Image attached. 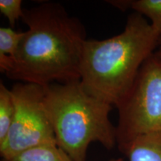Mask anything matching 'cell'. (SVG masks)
Masks as SVG:
<instances>
[{"label": "cell", "mask_w": 161, "mask_h": 161, "mask_svg": "<svg viewBox=\"0 0 161 161\" xmlns=\"http://www.w3.org/2000/svg\"><path fill=\"white\" fill-rule=\"evenodd\" d=\"M22 19L29 29L3 71L6 76L41 86L79 80L86 40L79 20L58 3L25 9Z\"/></svg>", "instance_id": "cell-1"}, {"label": "cell", "mask_w": 161, "mask_h": 161, "mask_svg": "<svg viewBox=\"0 0 161 161\" xmlns=\"http://www.w3.org/2000/svg\"><path fill=\"white\" fill-rule=\"evenodd\" d=\"M160 38L146 18L134 12L119 35L102 40H85L80 81L92 95L118 108L141 66L158 49Z\"/></svg>", "instance_id": "cell-2"}, {"label": "cell", "mask_w": 161, "mask_h": 161, "mask_svg": "<svg viewBox=\"0 0 161 161\" xmlns=\"http://www.w3.org/2000/svg\"><path fill=\"white\" fill-rule=\"evenodd\" d=\"M44 92L57 145L72 161H85L91 142L109 150L116 146V128L109 119L112 105L90 93L80 79L50 84Z\"/></svg>", "instance_id": "cell-3"}, {"label": "cell", "mask_w": 161, "mask_h": 161, "mask_svg": "<svg viewBox=\"0 0 161 161\" xmlns=\"http://www.w3.org/2000/svg\"><path fill=\"white\" fill-rule=\"evenodd\" d=\"M117 109L116 146L122 154L138 136L161 131V58L155 54L141 66Z\"/></svg>", "instance_id": "cell-4"}, {"label": "cell", "mask_w": 161, "mask_h": 161, "mask_svg": "<svg viewBox=\"0 0 161 161\" xmlns=\"http://www.w3.org/2000/svg\"><path fill=\"white\" fill-rule=\"evenodd\" d=\"M11 90L15 115L8 134L0 143L2 158L38 146L57 144L44 104V86L18 82Z\"/></svg>", "instance_id": "cell-5"}, {"label": "cell", "mask_w": 161, "mask_h": 161, "mask_svg": "<svg viewBox=\"0 0 161 161\" xmlns=\"http://www.w3.org/2000/svg\"><path fill=\"white\" fill-rule=\"evenodd\" d=\"M124 154L128 161H161V131L138 136Z\"/></svg>", "instance_id": "cell-6"}, {"label": "cell", "mask_w": 161, "mask_h": 161, "mask_svg": "<svg viewBox=\"0 0 161 161\" xmlns=\"http://www.w3.org/2000/svg\"><path fill=\"white\" fill-rule=\"evenodd\" d=\"M2 161H72L57 144L38 146Z\"/></svg>", "instance_id": "cell-7"}, {"label": "cell", "mask_w": 161, "mask_h": 161, "mask_svg": "<svg viewBox=\"0 0 161 161\" xmlns=\"http://www.w3.org/2000/svg\"><path fill=\"white\" fill-rule=\"evenodd\" d=\"M15 115V103L11 90L0 83V143L5 140Z\"/></svg>", "instance_id": "cell-8"}, {"label": "cell", "mask_w": 161, "mask_h": 161, "mask_svg": "<svg viewBox=\"0 0 161 161\" xmlns=\"http://www.w3.org/2000/svg\"><path fill=\"white\" fill-rule=\"evenodd\" d=\"M130 7L148 17L153 29L161 37V0H134L130 1Z\"/></svg>", "instance_id": "cell-9"}, {"label": "cell", "mask_w": 161, "mask_h": 161, "mask_svg": "<svg viewBox=\"0 0 161 161\" xmlns=\"http://www.w3.org/2000/svg\"><path fill=\"white\" fill-rule=\"evenodd\" d=\"M24 36V32L14 31L11 28H0V57L13 58Z\"/></svg>", "instance_id": "cell-10"}, {"label": "cell", "mask_w": 161, "mask_h": 161, "mask_svg": "<svg viewBox=\"0 0 161 161\" xmlns=\"http://www.w3.org/2000/svg\"><path fill=\"white\" fill-rule=\"evenodd\" d=\"M0 11L8 19L11 26L24 16V10L22 8L21 0H1Z\"/></svg>", "instance_id": "cell-11"}, {"label": "cell", "mask_w": 161, "mask_h": 161, "mask_svg": "<svg viewBox=\"0 0 161 161\" xmlns=\"http://www.w3.org/2000/svg\"><path fill=\"white\" fill-rule=\"evenodd\" d=\"M154 54H155V55L158 56V58H161V38L160 41H159L158 49H157V51H155V52H154Z\"/></svg>", "instance_id": "cell-12"}, {"label": "cell", "mask_w": 161, "mask_h": 161, "mask_svg": "<svg viewBox=\"0 0 161 161\" xmlns=\"http://www.w3.org/2000/svg\"><path fill=\"white\" fill-rule=\"evenodd\" d=\"M110 161H124V160L122 158H118V159H114V160H112Z\"/></svg>", "instance_id": "cell-13"}]
</instances>
